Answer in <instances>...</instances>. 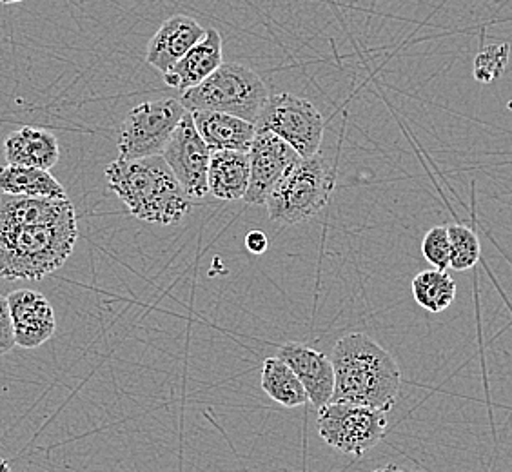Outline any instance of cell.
Here are the masks:
<instances>
[{
  "label": "cell",
  "instance_id": "5bb4252c",
  "mask_svg": "<svg viewBox=\"0 0 512 472\" xmlns=\"http://www.w3.org/2000/svg\"><path fill=\"white\" fill-rule=\"evenodd\" d=\"M222 62V35L215 28H209L202 40L164 73V82L169 88L184 93L204 82Z\"/></svg>",
  "mask_w": 512,
  "mask_h": 472
},
{
  "label": "cell",
  "instance_id": "7c38bea8",
  "mask_svg": "<svg viewBox=\"0 0 512 472\" xmlns=\"http://www.w3.org/2000/svg\"><path fill=\"white\" fill-rule=\"evenodd\" d=\"M276 356L295 371L302 385L306 387L309 404L315 409H320L333 400L335 367L331 356H325L320 351L296 342L282 345Z\"/></svg>",
  "mask_w": 512,
  "mask_h": 472
},
{
  "label": "cell",
  "instance_id": "8992f818",
  "mask_svg": "<svg viewBox=\"0 0 512 472\" xmlns=\"http://www.w3.org/2000/svg\"><path fill=\"white\" fill-rule=\"evenodd\" d=\"M318 411V434L340 453L362 456L384 438L387 411L353 402H329Z\"/></svg>",
  "mask_w": 512,
  "mask_h": 472
},
{
  "label": "cell",
  "instance_id": "7a4b0ae2",
  "mask_svg": "<svg viewBox=\"0 0 512 472\" xmlns=\"http://www.w3.org/2000/svg\"><path fill=\"white\" fill-rule=\"evenodd\" d=\"M106 178L109 189L142 222L175 226L191 209V198L162 155L135 160L119 157L106 168Z\"/></svg>",
  "mask_w": 512,
  "mask_h": 472
},
{
  "label": "cell",
  "instance_id": "5b68a950",
  "mask_svg": "<svg viewBox=\"0 0 512 472\" xmlns=\"http://www.w3.org/2000/svg\"><path fill=\"white\" fill-rule=\"evenodd\" d=\"M269 95L256 71L237 62H222L204 82L184 91L180 102L189 111H220L255 124Z\"/></svg>",
  "mask_w": 512,
  "mask_h": 472
},
{
  "label": "cell",
  "instance_id": "2e32d148",
  "mask_svg": "<svg viewBox=\"0 0 512 472\" xmlns=\"http://www.w3.org/2000/svg\"><path fill=\"white\" fill-rule=\"evenodd\" d=\"M4 155L8 164L51 169L59 162V142L48 129L26 126L4 140Z\"/></svg>",
  "mask_w": 512,
  "mask_h": 472
},
{
  "label": "cell",
  "instance_id": "83f0119b",
  "mask_svg": "<svg viewBox=\"0 0 512 472\" xmlns=\"http://www.w3.org/2000/svg\"><path fill=\"white\" fill-rule=\"evenodd\" d=\"M2 4H6V6H10V4H19L22 0H0Z\"/></svg>",
  "mask_w": 512,
  "mask_h": 472
},
{
  "label": "cell",
  "instance_id": "d6986e66",
  "mask_svg": "<svg viewBox=\"0 0 512 472\" xmlns=\"http://www.w3.org/2000/svg\"><path fill=\"white\" fill-rule=\"evenodd\" d=\"M0 191L24 197L66 198V189L50 169L6 164L0 168Z\"/></svg>",
  "mask_w": 512,
  "mask_h": 472
},
{
  "label": "cell",
  "instance_id": "d4e9b609",
  "mask_svg": "<svg viewBox=\"0 0 512 472\" xmlns=\"http://www.w3.org/2000/svg\"><path fill=\"white\" fill-rule=\"evenodd\" d=\"M15 345L17 344H15V331H13L8 296L0 295V356L10 353Z\"/></svg>",
  "mask_w": 512,
  "mask_h": 472
},
{
  "label": "cell",
  "instance_id": "4316f807",
  "mask_svg": "<svg viewBox=\"0 0 512 472\" xmlns=\"http://www.w3.org/2000/svg\"><path fill=\"white\" fill-rule=\"evenodd\" d=\"M10 471V463L4 462L2 458H0V472Z\"/></svg>",
  "mask_w": 512,
  "mask_h": 472
},
{
  "label": "cell",
  "instance_id": "ba28073f",
  "mask_svg": "<svg viewBox=\"0 0 512 472\" xmlns=\"http://www.w3.org/2000/svg\"><path fill=\"white\" fill-rule=\"evenodd\" d=\"M186 111L184 104L175 99L149 100L135 106L120 128V158L162 155Z\"/></svg>",
  "mask_w": 512,
  "mask_h": 472
},
{
  "label": "cell",
  "instance_id": "44dd1931",
  "mask_svg": "<svg viewBox=\"0 0 512 472\" xmlns=\"http://www.w3.org/2000/svg\"><path fill=\"white\" fill-rule=\"evenodd\" d=\"M413 296L416 304L429 313H442L456 298V282L447 271L429 269L414 276Z\"/></svg>",
  "mask_w": 512,
  "mask_h": 472
},
{
  "label": "cell",
  "instance_id": "e0dca14e",
  "mask_svg": "<svg viewBox=\"0 0 512 472\" xmlns=\"http://www.w3.org/2000/svg\"><path fill=\"white\" fill-rule=\"evenodd\" d=\"M69 213H75V207L68 197H24L0 191V227L50 222Z\"/></svg>",
  "mask_w": 512,
  "mask_h": 472
},
{
  "label": "cell",
  "instance_id": "cb8c5ba5",
  "mask_svg": "<svg viewBox=\"0 0 512 472\" xmlns=\"http://www.w3.org/2000/svg\"><path fill=\"white\" fill-rule=\"evenodd\" d=\"M422 253L431 266L447 271L451 267V240L445 226L429 229L422 242Z\"/></svg>",
  "mask_w": 512,
  "mask_h": 472
},
{
  "label": "cell",
  "instance_id": "484cf974",
  "mask_svg": "<svg viewBox=\"0 0 512 472\" xmlns=\"http://www.w3.org/2000/svg\"><path fill=\"white\" fill-rule=\"evenodd\" d=\"M246 247L253 255H262V253H266L267 247H269V238L262 231H251L246 236Z\"/></svg>",
  "mask_w": 512,
  "mask_h": 472
},
{
  "label": "cell",
  "instance_id": "603a6c76",
  "mask_svg": "<svg viewBox=\"0 0 512 472\" xmlns=\"http://www.w3.org/2000/svg\"><path fill=\"white\" fill-rule=\"evenodd\" d=\"M509 57H511L509 44H493L483 48L474 59V79L482 84H491L494 80L500 79L509 64Z\"/></svg>",
  "mask_w": 512,
  "mask_h": 472
},
{
  "label": "cell",
  "instance_id": "8fae6325",
  "mask_svg": "<svg viewBox=\"0 0 512 472\" xmlns=\"http://www.w3.org/2000/svg\"><path fill=\"white\" fill-rule=\"evenodd\" d=\"M15 344L35 349L55 335L57 322L48 298L33 289H17L8 295Z\"/></svg>",
  "mask_w": 512,
  "mask_h": 472
},
{
  "label": "cell",
  "instance_id": "7402d4cb",
  "mask_svg": "<svg viewBox=\"0 0 512 472\" xmlns=\"http://www.w3.org/2000/svg\"><path fill=\"white\" fill-rule=\"evenodd\" d=\"M451 240V267L456 271L473 269L482 256L480 240L471 227L462 224L447 226Z\"/></svg>",
  "mask_w": 512,
  "mask_h": 472
},
{
  "label": "cell",
  "instance_id": "4fadbf2b",
  "mask_svg": "<svg viewBox=\"0 0 512 472\" xmlns=\"http://www.w3.org/2000/svg\"><path fill=\"white\" fill-rule=\"evenodd\" d=\"M204 35L206 30L198 24V20L188 15H175L166 20L149 40L146 60L149 66H153L164 75L197 44L198 40H202Z\"/></svg>",
  "mask_w": 512,
  "mask_h": 472
},
{
  "label": "cell",
  "instance_id": "9a60e30c",
  "mask_svg": "<svg viewBox=\"0 0 512 472\" xmlns=\"http://www.w3.org/2000/svg\"><path fill=\"white\" fill-rule=\"evenodd\" d=\"M193 122L200 137L206 140L209 149L215 151H249L255 140L256 126L249 120L209 111V109H195L191 111Z\"/></svg>",
  "mask_w": 512,
  "mask_h": 472
},
{
  "label": "cell",
  "instance_id": "52a82bcc",
  "mask_svg": "<svg viewBox=\"0 0 512 472\" xmlns=\"http://www.w3.org/2000/svg\"><path fill=\"white\" fill-rule=\"evenodd\" d=\"M256 131H271L286 140L302 158L313 157L322 146L325 120L309 100L293 93L269 95L255 122Z\"/></svg>",
  "mask_w": 512,
  "mask_h": 472
},
{
  "label": "cell",
  "instance_id": "3957f363",
  "mask_svg": "<svg viewBox=\"0 0 512 472\" xmlns=\"http://www.w3.org/2000/svg\"><path fill=\"white\" fill-rule=\"evenodd\" d=\"M77 238V213L39 224L0 227V276L42 280L68 262Z\"/></svg>",
  "mask_w": 512,
  "mask_h": 472
},
{
  "label": "cell",
  "instance_id": "ac0fdd59",
  "mask_svg": "<svg viewBox=\"0 0 512 472\" xmlns=\"http://www.w3.org/2000/svg\"><path fill=\"white\" fill-rule=\"evenodd\" d=\"M209 193L218 200H244L249 186V153L215 151L207 173Z\"/></svg>",
  "mask_w": 512,
  "mask_h": 472
},
{
  "label": "cell",
  "instance_id": "ffe728a7",
  "mask_svg": "<svg viewBox=\"0 0 512 472\" xmlns=\"http://www.w3.org/2000/svg\"><path fill=\"white\" fill-rule=\"evenodd\" d=\"M262 389L273 402L287 409H295L309 402L306 387L302 385L300 378L278 356H271L264 362Z\"/></svg>",
  "mask_w": 512,
  "mask_h": 472
},
{
  "label": "cell",
  "instance_id": "277c9868",
  "mask_svg": "<svg viewBox=\"0 0 512 472\" xmlns=\"http://www.w3.org/2000/svg\"><path fill=\"white\" fill-rule=\"evenodd\" d=\"M335 186L336 168L329 158L320 151L300 158L267 198L269 218L284 226L306 222L329 204Z\"/></svg>",
  "mask_w": 512,
  "mask_h": 472
},
{
  "label": "cell",
  "instance_id": "9c48e42d",
  "mask_svg": "<svg viewBox=\"0 0 512 472\" xmlns=\"http://www.w3.org/2000/svg\"><path fill=\"white\" fill-rule=\"evenodd\" d=\"M211 155L213 151L207 146L206 140L200 137L188 109L169 137L162 157L168 162L189 198H204L209 193L207 173Z\"/></svg>",
  "mask_w": 512,
  "mask_h": 472
},
{
  "label": "cell",
  "instance_id": "6da1fadb",
  "mask_svg": "<svg viewBox=\"0 0 512 472\" xmlns=\"http://www.w3.org/2000/svg\"><path fill=\"white\" fill-rule=\"evenodd\" d=\"M335 393L331 402H353L391 411L402 389V371L393 354L362 333L336 342L331 353Z\"/></svg>",
  "mask_w": 512,
  "mask_h": 472
},
{
  "label": "cell",
  "instance_id": "30bf717a",
  "mask_svg": "<svg viewBox=\"0 0 512 472\" xmlns=\"http://www.w3.org/2000/svg\"><path fill=\"white\" fill-rule=\"evenodd\" d=\"M249 186L246 200L251 206H266L267 198L286 177L287 171L300 160V155L271 131H256L249 148Z\"/></svg>",
  "mask_w": 512,
  "mask_h": 472
}]
</instances>
